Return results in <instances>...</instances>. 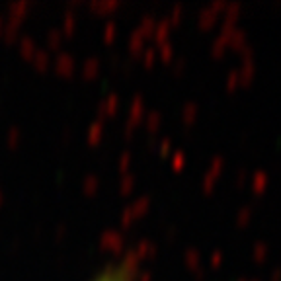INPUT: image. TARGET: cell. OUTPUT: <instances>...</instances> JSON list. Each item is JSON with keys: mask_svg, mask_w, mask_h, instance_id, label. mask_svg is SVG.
<instances>
[{"mask_svg": "<svg viewBox=\"0 0 281 281\" xmlns=\"http://www.w3.org/2000/svg\"><path fill=\"white\" fill-rule=\"evenodd\" d=\"M131 270L129 266H119L113 270H108L104 275H100L96 281H131Z\"/></svg>", "mask_w": 281, "mask_h": 281, "instance_id": "cell-1", "label": "cell"}]
</instances>
